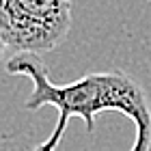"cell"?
Here are the masks:
<instances>
[{
  "mask_svg": "<svg viewBox=\"0 0 151 151\" xmlns=\"http://www.w3.org/2000/svg\"><path fill=\"white\" fill-rule=\"evenodd\" d=\"M71 30V0H0V41L6 58L50 52Z\"/></svg>",
  "mask_w": 151,
  "mask_h": 151,
  "instance_id": "cell-2",
  "label": "cell"
},
{
  "mask_svg": "<svg viewBox=\"0 0 151 151\" xmlns=\"http://www.w3.org/2000/svg\"><path fill=\"white\" fill-rule=\"evenodd\" d=\"M6 71L26 76L32 82V91L24 101L26 110H39L43 106H54L58 110L56 127L41 145L35 147V151H56L71 116H80L86 123V132L93 134L95 116L106 110L123 112L132 119L136 138L129 151H151V104L147 91L125 71L112 69L88 73L69 84H54L47 78V67L35 52L9 56Z\"/></svg>",
  "mask_w": 151,
  "mask_h": 151,
  "instance_id": "cell-1",
  "label": "cell"
}]
</instances>
